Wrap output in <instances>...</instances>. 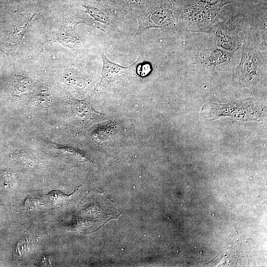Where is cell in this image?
Segmentation results:
<instances>
[{
    "label": "cell",
    "instance_id": "ba28073f",
    "mask_svg": "<svg viewBox=\"0 0 267 267\" xmlns=\"http://www.w3.org/2000/svg\"><path fill=\"white\" fill-rule=\"evenodd\" d=\"M216 41L218 45L225 50L232 51L239 46L237 36L229 30H218L216 33Z\"/></svg>",
    "mask_w": 267,
    "mask_h": 267
},
{
    "label": "cell",
    "instance_id": "4fadbf2b",
    "mask_svg": "<svg viewBox=\"0 0 267 267\" xmlns=\"http://www.w3.org/2000/svg\"><path fill=\"white\" fill-rule=\"evenodd\" d=\"M236 0H193L197 4L219 10L225 4L234 2Z\"/></svg>",
    "mask_w": 267,
    "mask_h": 267
},
{
    "label": "cell",
    "instance_id": "277c9868",
    "mask_svg": "<svg viewBox=\"0 0 267 267\" xmlns=\"http://www.w3.org/2000/svg\"><path fill=\"white\" fill-rule=\"evenodd\" d=\"M81 22L71 20L58 24L49 33L46 41L58 42L71 49L77 48L81 41L76 28Z\"/></svg>",
    "mask_w": 267,
    "mask_h": 267
},
{
    "label": "cell",
    "instance_id": "6da1fadb",
    "mask_svg": "<svg viewBox=\"0 0 267 267\" xmlns=\"http://www.w3.org/2000/svg\"><path fill=\"white\" fill-rule=\"evenodd\" d=\"M137 34L150 28L166 31L176 26V6L169 0L159 2L143 12L137 17Z\"/></svg>",
    "mask_w": 267,
    "mask_h": 267
},
{
    "label": "cell",
    "instance_id": "52a82bcc",
    "mask_svg": "<svg viewBox=\"0 0 267 267\" xmlns=\"http://www.w3.org/2000/svg\"><path fill=\"white\" fill-rule=\"evenodd\" d=\"M199 59L202 63L209 67L220 65L229 60L227 53L220 48L206 50L200 53Z\"/></svg>",
    "mask_w": 267,
    "mask_h": 267
},
{
    "label": "cell",
    "instance_id": "8992f818",
    "mask_svg": "<svg viewBox=\"0 0 267 267\" xmlns=\"http://www.w3.org/2000/svg\"><path fill=\"white\" fill-rule=\"evenodd\" d=\"M258 65L257 56L253 51L249 49H245L242 52L238 70L249 79L257 73Z\"/></svg>",
    "mask_w": 267,
    "mask_h": 267
},
{
    "label": "cell",
    "instance_id": "30bf717a",
    "mask_svg": "<svg viewBox=\"0 0 267 267\" xmlns=\"http://www.w3.org/2000/svg\"><path fill=\"white\" fill-rule=\"evenodd\" d=\"M88 12L94 19L101 23L108 24L109 17L107 13L101 8L90 5H84Z\"/></svg>",
    "mask_w": 267,
    "mask_h": 267
},
{
    "label": "cell",
    "instance_id": "5bb4252c",
    "mask_svg": "<svg viewBox=\"0 0 267 267\" xmlns=\"http://www.w3.org/2000/svg\"><path fill=\"white\" fill-rule=\"evenodd\" d=\"M27 245V242L26 241L19 242L16 247L17 253L19 255L23 254L26 250Z\"/></svg>",
    "mask_w": 267,
    "mask_h": 267
},
{
    "label": "cell",
    "instance_id": "8fae6325",
    "mask_svg": "<svg viewBox=\"0 0 267 267\" xmlns=\"http://www.w3.org/2000/svg\"><path fill=\"white\" fill-rule=\"evenodd\" d=\"M64 78L66 82L76 88L82 89L85 87V80L76 70H68L65 73Z\"/></svg>",
    "mask_w": 267,
    "mask_h": 267
},
{
    "label": "cell",
    "instance_id": "5b68a950",
    "mask_svg": "<svg viewBox=\"0 0 267 267\" xmlns=\"http://www.w3.org/2000/svg\"><path fill=\"white\" fill-rule=\"evenodd\" d=\"M100 55L103 61L101 74L102 81L105 83L118 81L132 73L138 60L137 59L130 66L124 67L112 62L107 58L103 52H101Z\"/></svg>",
    "mask_w": 267,
    "mask_h": 267
},
{
    "label": "cell",
    "instance_id": "3957f363",
    "mask_svg": "<svg viewBox=\"0 0 267 267\" xmlns=\"http://www.w3.org/2000/svg\"><path fill=\"white\" fill-rule=\"evenodd\" d=\"M219 11L197 4L194 1L184 11L183 18L186 27L193 31H203L209 29L217 16Z\"/></svg>",
    "mask_w": 267,
    "mask_h": 267
},
{
    "label": "cell",
    "instance_id": "7c38bea8",
    "mask_svg": "<svg viewBox=\"0 0 267 267\" xmlns=\"http://www.w3.org/2000/svg\"><path fill=\"white\" fill-rule=\"evenodd\" d=\"M31 86L30 80L25 77L18 76L13 80L12 87L17 92L27 91Z\"/></svg>",
    "mask_w": 267,
    "mask_h": 267
},
{
    "label": "cell",
    "instance_id": "9a60e30c",
    "mask_svg": "<svg viewBox=\"0 0 267 267\" xmlns=\"http://www.w3.org/2000/svg\"><path fill=\"white\" fill-rule=\"evenodd\" d=\"M151 70L150 65L149 64H145L141 67V70L139 71L141 76H145L148 74Z\"/></svg>",
    "mask_w": 267,
    "mask_h": 267
},
{
    "label": "cell",
    "instance_id": "7a4b0ae2",
    "mask_svg": "<svg viewBox=\"0 0 267 267\" xmlns=\"http://www.w3.org/2000/svg\"><path fill=\"white\" fill-rule=\"evenodd\" d=\"M205 106L204 109L210 110V112H203L204 114L213 119L229 117L237 120L249 121L254 120L259 116L258 109L247 100L232 101L226 104L208 103Z\"/></svg>",
    "mask_w": 267,
    "mask_h": 267
},
{
    "label": "cell",
    "instance_id": "9c48e42d",
    "mask_svg": "<svg viewBox=\"0 0 267 267\" xmlns=\"http://www.w3.org/2000/svg\"><path fill=\"white\" fill-rule=\"evenodd\" d=\"M34 16V14H25L17 21L12 29L13 44H18L22 41Z\"/></svg>",
    "mask_w": 267,
    "mask_h": 267
}]
</instances>
